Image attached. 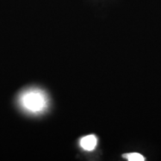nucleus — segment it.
<instances>
[{
	"mask_svg": "<svg viewBox=\"0 0 161 161\" xmlns=\"http://www.w3.org/2000/svg\"><path fill=\"white\" fill-rule=\"evenodd\" d=\"M22 102L26 109L33 112L43 110L46 103L43 94L37 90L29 91L24 94L22 98Z\"/></svg>",
	"mask_w": 161,
	"mask_h": 161,
	"instance_id": "1",
	"label": "nucleus"
},
{
	"mask_svg": "<svg viewBox=\"0 0 161 161\" xmlns=\"http://www.w3.org/2000/svg\"><path fill=\"white\" fill-rule=\"evenodd\" d=\"M80 146L86 151H92L97 144V138L94 135H88L80 140Z\"/></svg>",
	"mask_w": 161,
	"mask_h": 161,
	"instance_id": "2",
	"label": "nucleus"
},
{
	"mask_svg": "<svg viewBox=\"0 0 161 161\" xmlns=\"http://www.w3.org/2000/svg\"><path fill=\"white\" fill-rule=\"evenodd\" d=\"M123 157L129 161H144L145 158L139 153H128L124 154Z\"/></svg>",
	"mask_w": 161,
	"mask_h": 161,
	"instance_id": "3",
	"label": "nucleus"
}]
</instances>
